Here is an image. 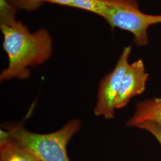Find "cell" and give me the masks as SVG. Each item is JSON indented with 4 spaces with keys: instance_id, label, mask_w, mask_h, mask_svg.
<instances>
[{
    "instance_id": "1",
    "label": "cell",
    "mask_w": 161,
    "mask_h": 161,
    "mask_svg": "<svg viewBox=\"0 0 161 161\" xmlns=\"http://www.w3.org/2000/svg\"><path fill=\"white\" fill-rule=\"evenodd\" d=\"M17 10L6 0H0V29L8 62L0 75L1 81L28 79L29 67L44 63L52 54L50 33L44 29L31 32L26 25L16 19Z\"/></svg>"
},
{
    "instance_id": "2",
    "label": "cell",
    "mask_w": 161,
    "mask_h": 161,
    "mask_svg": "<svg viewBox=\"0 0 161 161\" xmlns=\"http://www.w3.org/2000/svg\"><path fill=\"white\" fill-rule=\"evenodd\" d=\"M78 119H72L56 131L38 134L26 130L22 123L10 126L12 137L30 150L41 161H69L67 145L80 129Z\"/></svg>"
},
{
    "instance_id": "3",
    "label": "cell",
    "mask_w": 161,
    "mask_h": 161,
    "mask_svg": "<svg viewBox=\"0 0 161 161\" xmlns=\"http://www.w3.org/2000/svg\"><path fill=\"white\" fill-rule=\"evenodd\" d=\"M105 7L102 17L112 29L127 31L134 36L137 46L149 44L147 31L150 26L161 23V15H151L140 10L136 0H104Z\"/></svg>"
},
{
    "instance_id": "4",
    "label": "cell",
    "mask_w": 161,
    "mask_h": 161,
    "mask_svg": "<svg viewBox=\"0 0 161 161\" xmlns=\"http://www.w3.org/2000/svg\"><path fill=\"white\" fill-rule=\"evenodd\" d=\"M131 52V47H124L115 68L100 81L97 103L94 109L96 116L106 119L114 117L115 98L123 76L130 65L128 59Z\"/></svg>"
},
{
    "instance_id": "5",
    "label": "cell",
    "mask_w": 161,
    "mask_h": 161,
    "mask_svg": "<svg viewBox=\"0 0 161 161\" xmlns=\"http://www.w3.org/2000/svg\"><path fill=\"white\" fill-rule=\"evenodd\" d=\"M148 78L149 74L146 71L142 59L130 64L115 98V109L125 107L132 98L144 92Z\"/></svg>"
},
{
    "instance_id": "6",
    "label": "cell",
    "mask_w": 161,
    "mask_h": 161,
    "mask_svg": "<svg viewBox=\"0 0 161 161\" xmlns=\"http://www.w3.org/2000/svg\"><path fill=\"white\" fill-rule=\"evenodd\" d=\"M127 127H137L145 122H152L161 128V97L152 98L138 102Z\"/></svg>"
},
{
    "instance_id": "7",
    "label": "cell",
    "mask_w": 161,
    "mask_h": 161,
    "mask_svg": "<svg viewBox=\"0 0 161 161\" xmlns=\"http://www.w3.org/2000/svg\"><path fill=\"white\" fill-rule=\"evenodd\" d=\"M0 161H41L30 150L10 138L0 145Z\"/></svg>"
},
{
    "instance_id": "8",
    "label": "cell",
    "mask_w": 161,
    "mask_h": 161,
    "mask_svg": "<svg viewBox=\"0 0 161 161\" xmlns=\"http://www.w3.org/2000/svg\"><path fill=\"white\" fill-rule=\"evenodd\" d=\"M70 7L86 10L102 17L105 3L104 0H73Z\"/></svg>"
},
{
    "instance_id": "9",
    "label": "cell",
    "mask_w": 161,
    "mask_h": 161,
    "mask_svg": "<svg viewBox=\"0 0 161 161\" xmlns=\"http://www.w3.org/2000/svg\"><path fill=\"white\" fill-rule=\"evenodd\" d=\"M10 4L19 10L32 11L38 8L41 4L37 0H6Z\"/></svg>"
},
{
    "instance_id": "10",
    "label": "cell",
    "mask_w": 161,
    "mask_h": 161,
    "mask_svg": "<svg viewBox=\"0 0 161 161\" xmlns=\"http://www.w3.org/2000/svg\"><path fill=\"white\" fill-rule=\"evenodd\" d=\"M137 127L150 132L161 146V128L158 125L152 122H145L138 125Z\"/></svg>"
},
{
    "instance_id": "11",
    "label": "cell",
    "mask_w": 161,
    "mask_h": 161,
    "mask_svg": "<svg viewBox=\"0 0 161 161\" xmlns=\"http://www.w3.org/2000/svg\"><path fill=\"white\" fill-rule=\"evenodd\" d=\"M38 2L41 5L44 3H49L52 4H55L62 6H69L70 7L73 0H37Z\"/></svg>"
}]
</instances>
